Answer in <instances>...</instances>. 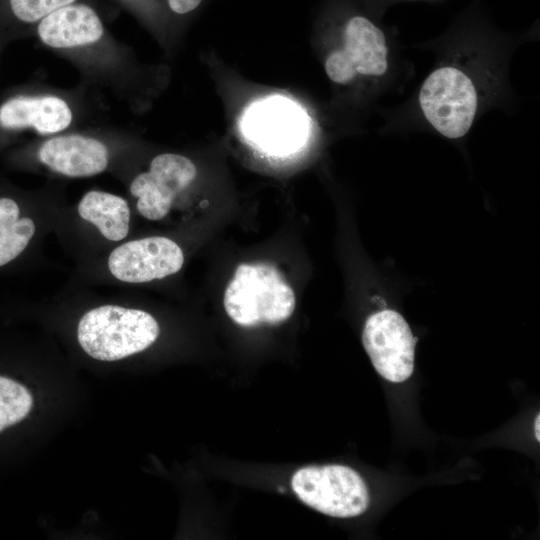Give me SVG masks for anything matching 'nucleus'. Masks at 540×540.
Wrapping results in <instances>:
<instances>
[{
	"label": "nucleus",
	"instance_id": "obj_1",
	"mask_svg": "<svg viewBox=\"0 0 540 540\" xmlns=\"http://www.w3.org/2000/svg\"><path fill=\"white\" fill-rule=\"evenodd\" d=\"M159 325L148 312L118 305H102L86 312L77 339L86 354L100 361H116L150 347Z\"/></svg>",
	"mask_w": 540,
	"mask_h": 540
},
{
	"label": "nucleus",
	"instance_id": "obj_2",
	"mask_svg": "<svg viewBox=\"0 0 540 540\" xmlns=\"http://www.w3.org/2000/svg\"><path fill=\"white\" fill-rule=\"evenodd\" d=\"M223 304L241 326L277 324L293 313L295 295L274 266L242 263L225 290Z\"/></svg>",
	"mask_w": 540,
	"mask_h": 540
},
{
	"label": "nucleus",
	"instance_id": "obj_3",
	"mask_svg": "<svg viewBox=\"0 0 540 540\" xmlns=\"http://www.w3.org/2000/svg\"><path fill=\"white\" fill-rule=\"evenodd\" d=\"M291 487L304 504L331 517H356L369 506L364 480L344 465L300 468L292 476Z\"/></svg>",
	"mask_w": 540,
	"mask_h": 540
},
{
	"label": "nucleus",
	"instance_id": "obj_4",
	"mask_svg": "<svg viewBox=\"0 0 540 540\" xmlns=\"http://www.w3.org/2000/svg\"><path fill=\"white\" fill-rule=\"evenodd\" d=\"M419 104L425 118L440 134L458 139L472 126L478 96L468 75L448 66L437 68L426 78Z\"/></svg>",
	"mask_w": 540,
	"mask_h": 540
},
{
	"label": "nucleus",
	"instance_id": "obj_5",
	"mask_svg": "<svg viewBox=\"0 0 540 540\" xmlns=\"http://www.w3.org/2000/svg\"><path fill=\"white\" fill-rule=\"evenodd\" d=\"M362 342L374 368L386 380L404 382L413 373L416 339L398 312L382 310L370 315Z\"/></svg>",
	"mask_w": 540,
	"mask_h": 540
},
{
	"label": "nucleus",
	"instance_id": "obj_6",
	"mask_svg": "<svg viewBox=\"0 0 540 540\" xmlns=\"http://www.w3.org/2000/svg\"><path fill=\"white\" fill-rule=\"evenodd\" d=\"M344 45L330 53L325 61L327 76L335 83L345 84L357 75L380 76L387 70L385 35L368 18L350 17L343 30Z\"/></svg>",
	"mask_w": 540,
	"mask_h": 540
},
{
	"label": "nucleus",
	"instance_id": "obj_7",
	"mask_svg": "<svg viewBox=\"0 0 540 540\" xmlns=\"http://www.w3.org/2000/svg\"><path fill=\"white\" fill-rule=\"evenodd\" d=\"M184 254L173 240L152 236L131 240L116 247L108 257L111 275L125 283H146L177 273Z\"/></svg>",
	"mask_w": 540,
	"mask_h": 540
},
{
	"label": "nucleus",
	"instance_id": "obj_8",
	"mask_svg": "<svg viewBox=\"0 0 540 540\" xmlns=\"http://www.w3.org/2000/svg\"><path fill=\"white\" fill-rule=\"evenodd\" d=\"M196 174L194 163L185 156L173 153L155 156L149 170L137 175L130 185L139 214L152 221L165 217L177 194L190 185Z\"/></svg>",
	"mask_w": 540,
	"mask_h": 540
},
{
	"label": "nucleus",
	"instance_id": "obj_9",
	"mask_svg": "<svg viewBox=\"0 0 540 540\" xmlns=\"http://www.w3.org/2000/svg\"><path fill=\"white\" fill-rule=\"evenodd\" d=\"M245 131L256 146L271 154H288L300 148L306 137L304 117L291 103L272 99L253 107Z\"/></svg>",
	"mask_w": 540,
	"mask_h": 540
},
{
	"label": "nucleus",
	"instance_id": "obj_10",
	"mask_svg": "<svg viewBox=\"0 0 540 540\" xmlns=\"http://www.w3.org/2000/svg\"><path fill=\"white\" fill-rule=\"evenodd\" d=\"M39 160L49 169L68 177H90L108 166L107 146L92 137L63 135L47 140L38 151Z\"/></svg>",
	"mask_w": 540,
	"mask_h": 540
},
{
	"label": "nucleus",
	"instance_id": "obj_11",
	"mask_svg": "<svg viewBox=\"0 0 540 540\" xmlns=\"http://www.w3.org/2000/svg\"><path fill=\"white\" fill-rule=\"evenodd\" d=\"M41 41L52 48H73L101 39L104 27L97 12L82 3H71L39 21Z\"/></svg>",
	"mask_w": 540,
	"mask_h": 540
},
{
	"label": "nucleus",
	"instance_id": "obj_12",
	"mask_svg": "<svg viewBox=\"0 0 540 540\" xmlns=\"http://www.w3.org/2000/svg\"><path fill=\"white\" fill-rule=\"evenodd\" d=\"M72 121V112L61 98L51 95L16 96L0 107V125L5 129L31 127L39 134L65 130Z\"/></svg>",
	"mask_w": 540,
	"mask_h": 540
},
{
	"label": "nucleus",
	"instance_id": "obj_13",
	"mask_svg": "<svg viewBox=\"0 0 540 540\" xmlns=\"http://www.w3.org/2000/svg\"><path fill=\"white\" fill-rule=\"evenodd\" d=\"M77 211L83 220L93 224L109 241H121L129 233L130 207L127 201L118 195L91 190L83 195Z\"/></svg>",
	"mask_w": 540,
	"mask_h": 540
},
{
	"label": "nucleus",
	"instance_id": "obj_14",
	"mask_svg": "<svg viewBox=\"0 0 540 540\" xmlns=\"http://www.w3.org/2000/svg\"><path fill=\"white\" fill-rule=\"evenodd\" d=\"M76 0H8L12 14L21 22L35 23Z\"/></svg>",
	"mask_w": 540,
	"mask_h": 540
},
{
	"label": "nucleus",
	"instance_id": "obj_15",
	"mask_svg": "<svg viewBox=\"0 0 540 540\" xmlns=\"http://www.w3.org/2000/svg\"><path fill=\"white\" fill-rule=\"evenodd\" d=\"M201 2L202 0H167L170 10L178 15L195 10Z\"/></svg>",
	"mask_w": 540,
	"mask_h": 540
},
{
	"label": "nucleus",
	"instance_id": "obj_16",
	"mask_svg": "<svg viewBox=\"0 0 540 540\" xmlns=\"http://www.w3.org/2000/svg\"><path fill=\"white\" fill-rule=\"evenodd\" d=\"M539 426H540V415L537 414V417L535 419V424H534V430H535V437L536 439L539 441L540 439V430H539Z\"/></svg>",
	"mask_w": 540,
	"mask_h": 540
}]
</instances>
